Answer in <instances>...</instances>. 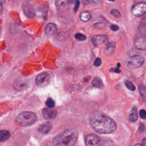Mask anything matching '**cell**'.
Instances as JSON below:
<instances>
[{
    "label": "cell",
    "mask_w": 146,
    "mask_h": 146,
    "mask_svg": "<svg viewBox=\"0 0 146 146\" xmlns=\"http://www.w3.org/2000/svg\"><path fill=\"white\" fill-rule=\"evenodd\" d=\"M85 144L86 146H99L100 138L94 134H89L86 136Z\"/></svg>",
    "instance_id": "obj_8"
},
{
    "label": "cell",
    "mask_w": 146,
    "mask_h": 146,
    "mask_svg": "<svg viewBox=\"0 0 146 146\" xmlns=\"http://www.w3.org/2000/svg\"><path fill=\"white\" fill-rule=\"evenodd\" d=\"M110 71H114L116 73H120V70H119V68H115V69H111L110 70Z\"/></svg>",
    "instance_id": "obj_32"
},
{
    "label": "cell",
    "mask_w": 146,
    "mask_h": 146,
    "mask_svg": "<svg viewBox=\"0 0 146 146\" xmlns=\"http://www.w3.org/2000/svg\"><path fill=\"white\" fill-rule=\"evenodd\" d=\"M117 68H119V67H120V63H117Z\"/></svg>",
    "instance_id": "obj_36"
},
{
    "label": "cell",
    "mask_w": 146,
    "mask_h": 146,
    "mask_svg": "<svg viewBox=\"0 0 146 146\" xmlns=\"http://www.w3.org/2000/svg\"><path fill=\"white\" fill-rule=\"evenodd\" d=\"M92 84L94 87L98 88H103L104 87L103 81L101 79H100L98 77H95L93 79Z\"/></svg>",
    "instance_id": "obj_18"
},
{
    "label": "cell",
    "mask_w": 146,
    "mask_h": 146,
    "mask_svg": "<svg viewBox=\"0 0 146 146\" xmlns=\"http://www.w3.org/2000/svg\"><path fill=\"white\" fill-rule=\"evenodd\" d=\"M115 47V44L109 43L108 44H107L106 48L104 50V52L107 55H110L112 54V52H113Z\"/></svg>",
    "instance_id": "obj_21"
},
{
    "label": "cell",
    "mask_w": 146,
    "mask_h": 146,
    "mask_svg": "<svg viewBox=\"0 0 146 146\" xmlns=\"http://www.w3.org/2000/svg\"><path fill=\"white\" fill-rule=\"evenodd\" d=\"M129 119L131 122H135L137 120V109L133 107L129 115Z\"/></svg>",
    "instance_id": "obj_17"
},
{
    "label": "cell",
    "mask_w": 146,
    "mask_h": 146,
    "mask_svg": "<svg viewBox=\"0 0 146 146\" xmlns=\"http://www.w3.org/2000/svg\"><path fill=\"white\" fill-rule=\"evenodd\" d=\"M91 127L96 132L102 134L110 133L116 129L115 121L108 115L102 112H94L89 117Z\"/></svg>",
    "instance_id": "obj_1"
},
{
    "label": "cell",
    "mask_w": 146,
    "mask_h": 146,
    "mask_svg": "<svg viewBox=\"0 0 146 146\" xmlns=\"http://www.w3.org/2000/svg\"><path fill=\"white\" fill-rule=\"evenodd\" d=\"M75 38L78 40H81V41H83V40H84L86 39V37L85 35H84L83 34H80V33H76L75 35Z\"/></svg>",
    "instance_id": "obj_25"
},
{
    "label": "cell",
    "mask_w": 146,
    "mask_h": 146,
    "mask_svg": "<svg viewBox=\"0 0 146 146\" xmlns=\"http://www.w3.org/2000/svg\"><path fill=\"white\" fill-rule=\"evenodd\" d=\"M139 88V91H140V92L141 96H143L144 98H145V92H145L146 90H145V86L144 84H140Z\"/></svg>",
    "instance_id": "obj_24"
},
{
    "label": "cell",
    "mask_w": 146,
    "mask_h": 146,
    "mask_svg": "<svg viewBox=\"0 0 146 146\" xmlns=\"http://www.w3.org/2000/svg\"><path fill=\"white\" fill-rule=\"evenodd\" d=\"M50 82V76L47 72L39 74L35 79V83L39 87H46Z\"/></svg>",
    "instance_id": "obj_5"
},
{
    "label": "cell",
    "mask_w": 146,
    "mask_h": 146,
    "mask_svg": "<svg viewBox=\"0 0 146 146\" xmlns=\"http://www.w3.org/2000/svg\"><path fill=\"white\" fill-rule=\"evenodd\" d=\"M91 41L95 46H98L100 44H102L107 42L108 37L104 35H98L94 36L91 38Z\"/></svg>",
    "instance_id": "obj_11"
},
{
    "label": "cell",
    "mask_w": 146,
    "mask_h": 146,
    "mask_svg": "<svg viewBox=\"0 0 146 146\" xmlns=\"http://www.w3.org/2000/svg\"><path fill=\"white\" fill-rule=\"evenodd\" d=\"M91 18V14L88 11H84L80 13V19L81 21L83 22H87Z\"/></svg>",
    "instance_id": "obj_20"
},
{
    "label": "cell",
    "mask_w": 146,
    "mask_h": 146,
    "mask_svg": "<svg viewBox=\"0 0 146 146\" xmlns=\"http://www.w3.org/2000/svg\"><path fill=\"white\" fill-rule=\"evenodd\" d=\"M134 146H142V145L140 144H136Z\"/></svg>",
    "instance_id": "obj_35"
},
{
    "label": "cell",
    "mask_w": 146,
    "mask_h": 146,
    "mask_svg": "<svg viewBox=\"0 0 146 146\" xmlns=\"http://www.w3.org/2000/svg\"><path fill=\"white\" fill-rule=\"evenodd\" d=\"M15 120L17 123L21 126H30L37 121V116L34 112L24 111L17 116Z\"/></svg>",
    "instance_id": "obj_3"
},
{
    "label": "cell",
    "mask_w": 146,
    "mask_h": 146,
    "mask_svg": "<svg viewBox=\"0 0 146 146\" xmlns=\"http://www.w3.org/2000/svg\"><path fill=\"white\" fill-rule=\"evenodd\" d=\"M42 115L46 120L54 119L57 115V111L56 110L46 107L42 110Z\"/></svg>",
    "instance_id": "obj_9"
},
{
    "label": "cell",
    "mask_w": 146,
    "mask_h": 146,
    "mask_svg": "<svg viewBox=\"0 0 146 146\" xmlns=\"http://www.w3.org/2000/svg\"><path fill=\"white\" fill-rule=\"evenodd\" d=\"M135 46L136 48L140 50H144L146 47L145 36H140L137 38L135 42Z\"/></svg>",
    "instance_id": "obj_13"
},
{
    "label": "cell",
    "mask_w": 146,
    "mask_h": 146,
    "mask_svg": "<svg viewBox=\"0 0 146 146\" xmlns=\"http://www.w3.org/2000/svg\"><path fill=\"white\" fill-rule=\"evenodd\" d=\"M78 136V132L75 129L65 130L54 137L52 145L53 146H74Z\"/></svg>",
    "instance_id": "obj_2"
},
{
    "label": "cell",
    "mask_w": 146,
    "mask_h": 146,
    "mask_svg": "<svg viewBox=\"0 0 146 146\" xmlns=\"http://www.w3.org/2000/svg\"><path fill=\"white\" fill-rule=\"evenodd\" d=\"M10 137V133L9 131L3 129L0 131V141L4 142L7 140Z\"/></svg>",
    "instance_id": "obj_16"
},
{
    "label": "cell",
    "mask_w": 146,
    "mask_h": 146,
    "mask_svg": "<svg viewBox=\"0 0 146 146\" xmlns=\"http://www.w3.org/2000/svg\"><path fill=\"white\" fill-rule=\"evenodd\" d=\"M52 127V124L50 123L47 122L40 125L38 128V131L40 133L46 134V133H48L51 130Z\"/></svg>",
    "instance_id": "obj_15"
},
{
    "label": "cell",
    "mask_w": 146,
    "mask_h": 146,
    "mask_svg": "<svg viewBox=\"0 0 146 146\" xmlns=\"http://www.w3.org/2000/svg\"><path fill=\"white\" fill-rule=\"evenodd\" d=\"M146 11V4L140 2L135 5L132 8V12L135 16L140 17Z\"/></svg>",
    "instance_id": "obj_6"
},
{
    "label": "cell",
    "mask_w": 146,
    "mask_h": 146,
    "mask_svg": "<svg viewBox=\"0 0 146 146\" xmlns=\"http://www.w3.org/2000/svg\"><path fill=\"white\" fill-rule=\"evenodd\" d=\"M144 62V58L143 56L135 55L128 58L127 60V65L131 68H135L141 66Z\"/></svg>",
    "instance_id": "obj_4"
},
{
    "label": "cell",
    "mask_w": 146,
    "mask_h": 146,
    "mask_svg": "<svg viewBox=\"0 0 146 146\" xmlns=\"http://www.w3.org/2000/svg\"><path fill=\"white\" fill-rule=\"evenodd\" d=\"M57 32V27L53 23H48L45 27V33L47 36H52Z\"/></svg>",
    "instance_id": "obj_12"
},
{
    "label": "cell",
    "mask_w": 146,
    "mask_h": 146,
    "mask_svg": "<svg viewBox=\"0 0 146 146\" xmlns=\"http://www.w3.org/2000/svg\"><path fill=\"white\" fill-rule=\"evenodd\" d=\"M27 86V82L22 78H18L16 79L13 84V88L17 91H22L26 89Z\"/></svg>",
    "instance_id": "obj_10"
},
{
    "label": "cell",
    "mask_w": 146,
    "mask_h": 146,
    "mask_svg": "<svg viewBox=\"0 0 146 146\" xmlns=\"http://www.w3.org/2000/svg\"><path fill=\"white\" fill-rule=\"evenodd\" d=\"M45 103L46 106L50 108H53L55 107V102L54 100L51 98H48Z\"/></svg>",
    "instance_id": "obj_22"
},
{
    "label": "cell",
    "mask_w": 146,
    "mask_h": 146,
    "mask_svg": "<svg viewBox=\"0 0 146 146\" xmlns=\"http://www.w3.org/2000/svg\"><path fill=\"white\" fill-rule=\"evenodd\" d=\"M102 63V60L100 58H96V59L95 60L94 62V66H96V67H99L101 65Z\"/></svg>",
    "instance_id": "obj_27"
},
{
    "label": "cell",
    "mask_w": 146,
    "mask_h": 146,
    "mask_svg": "<svg viewBox=\"0 0 146 146\" xmlns=\"http://www.w3.org/2000/svg\"><path fill=\"white\" fill-rule=\"evenodd\" d=\"M139 115H140V117L142 119H145V116H146V112H145V110H144V109L141 110L139 112Z\"/></svg>",
    "instance_id": "obj_28"
},
{
    "label": "cell",
    "mask_w": 146,
    "mask_h": 146,
    "mask_svg": "<svg viewBox=\"0 0 146 146\" xmlns=\"http://www.w3.org/2000/svg\"><path fill=\"white\" fill-rule=\"evenodd\" d=\"M3 7L2 4L0 3V14H1L2 12L3 11Z\"/></svg>",
    "instance_id": "obj_33"
},
{
    "label": "cell",
    "mask_w": 146,
    "mask_h": 146,
    "mask_svg": "<svg viewBox=\"0 0 146 146\" xmlns=\"http://www.w3.org/2000/svg\"><path fill=\"white\" fill-rule=\"evenodd\" d=\"M144 129V125L143 124H140L139 125V130L140 132H143Z\"/></svg>",
    "instance_id": "obj_31"
},
{
    "label": "cell",
    "mask_w": 146,
    "mask_h": 146,
    "mask_svg": "<svg viewBox=\"0 0 146 146\" xmlns=\"http://www.w3.org/2000/svg\"><path fill=\"white\" fill-rule=\"evenodd\" d=\"M79 3H80V2L79 1H76L75 5V7H74V11L75 12H76L78 11V9L79 6Z\"/></svg>",
    "instance_id": "obj_30"
},
{
    "label": "cell",
    "mask_w": 146,
    "mask_h": 146,
    "mask_svg": "<svg viewBox=\"0 0 146 146\" xmlns=\"http://www.w3.org/2000/svg\"><path fill=\"white\" fill-rule=\"evenodd\" d=\"M110 14H111L112 15H113V16H114V17H116V18H119V17H120V12H119L118 10H116V9H112V10L111 11Z\"/></svg>",
    "instance_id": "obj_26"
},
{
    "label": "cell",
    "mask_w": 146,
    "mask_h": 146,
    "mask_svg": "<svg viewBox=\"0 0 146 146\" xmlns=\"http://www.w3.org/2000/svg\"><path fill=\"white\" fill-rule=\"evenodd\" d=\"M145 17L143 18V19L141 20L140 24L139 25V30L140 33L143 35V36H145V33H146V30H145Z\"/></svg>",
    "instance_id": "obj_19"
},
{
    "label": "cell",
    "mask_w": 146,
    "mask_h": 146,
    "mask_svg": "<svg viewBox=\"0 0 146 146\" xmlns=\"http://www.w3.org/2000/svg\"><path fill=\"white\" fill-rule=\"evenodd\" d=\"M22 9L25 14L30 18H33L35 16V10L33 5L29 2H24L22 5Z\"/></svg>",
    "instance_id": "obj_7"
},
{
    "label": "cell",
    "mask_w": 146,
    "mask_h": 146,
    "mask_svg": "<svg viewBox=\"0 0 146 146\" xmlns=\"http://www.w3.org/2000/svg\"><path fill=\"white\" fill-rule=\"evenodd\" d=\"M110 28L112 30L114 31H117L119 30V26L116 25H111V26H110Z\"/></svg>",
    "instance_id": "obj_29"
},
{
    "label": "cell",
    "mask_w": 146,
    "mask_h": 146,
    "mask_svg": "<svg viewBox=\"0 0 146 146\" xmlns=\"http://www.w3.org/2000/svg\"><path fill=\"white\" fill-rule=\"evenodd\" d=\"M146 142H145V139L144 138L143 140V144H141L142 146H146Z\"/></svg>",
    "instance_id": "obj_34"
},
{
    "label": "cell",
    "mask_w": 146,
    "mask_h": 146,
    "mask_svg": "<svg viewBox=\"0 0 146 146\" xmlns=\"http://www.w3.org/2000/svg\"><path fill=\"white\" fill-rule=\"evenodd\" d=\"M70 2V1H56L55 5L58 10L63 11L68 7Z\"/></svg>",
    "instance_id": "obj_14"
},
{
    "label": "cell",
    "mask_w": 146,
    "mask_h": 146,
    "mask_svg": "<svg viewBox=\"0 0 146 146\" xmlns=\"http://www.w3.org/2000/svg\"><path fill=\"white\" fill-rule=\"evenodd\" d=\"M125 85L127 87V88H128L129 90H131V91L135 90V86L129 80H125Z\"/></svg>",
    "instance_id": "obj_23"
}]
</instances>
